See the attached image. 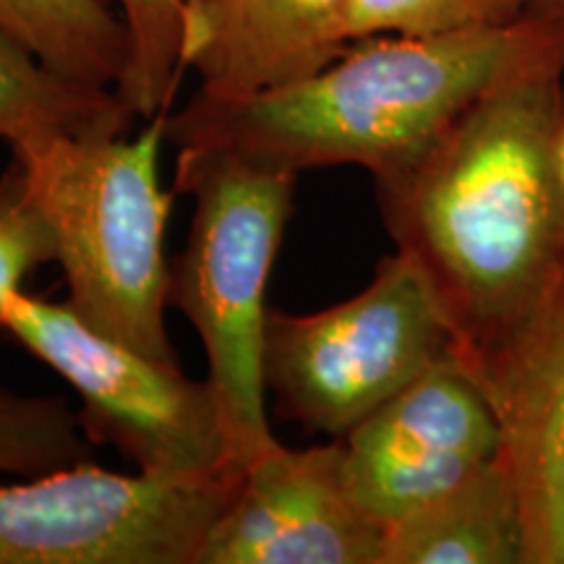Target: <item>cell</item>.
Wrapping results in <instances>:
<instances>
[{"instance_id":"obj_1","label":"cell","mask_w":564,"mask_h":564,"mask_svg":"<svg viewBox=\"0 0 564 564\" xmlns=\"http://www.w3.org/2000/svg\"><path fill=\"white\" fill-rule=\"evenodd\" d=\"M562 82L564 34L494 82L411 171L373 183L394 249L423 272L474 377L564 267Z\"/></svg>"},{"instance_id":"obj_2","label":"cell","mask_w":564,"mask_h":564,"mask_svg":"<svg viewBox=\"0 0 564 564\" xmlns=\"http://www.w3.org/2000/svg\"><path fill=\"white\" fill-rule=\"evenodd\" d=\"M562 34L531 13L497 30L358 40L280 87L243 97L196 89L167 116V141L295 175L356 165L384 183L411 171L494 82Z\"/></svg>"},{"instance_id":"obj_3","label":"cell","mask_w":564,"mask_h":564,"mask_svg":"<svg viewBox=\"0 0 564 564\" xmlns=\"http://www.w3.org/2000/svg\"><path fill=\"white\" fill-rule=\"evenodd\" d=\"M167 116L137 133H45L11 144L51 217L68 306L97 333L178 366L165 308V236L175 194L160 183Z\"/></svg>"},{"instance_id":"obj_4","label":"cell","mask_w":564,"mask_h":564,"mask_svg":"<svg viewBox=\"0 0 564 564\" xmlns=\"http://www.w3.org/2000/svg\"><path fill=\"white\" fill-rule=\"evenodd\" d=\"M299 175L220 150L178 147L173 192L192 196L186 249L171 262L167 303L186 316L207 352V384L241 468L278 444L267 421V288L278 262Z\"/></svg>"},{"instance_id":"obj_5","label":"cell","mask_w":564,"mask_h":564,"mask_svg":"<svg viewBox=\"0 0 564 564\" xmlns=\"http://www.w3.org/2000/svg\"><path fill=\"white\" fill-rule=\"evenodd\" d=\"M453 352L423 272L394 249L361 293L312 314L270 306L264 387L282 419L343 440L366 415Z\"/></svg>"},{"instance_id":"obj_6","label":"cell","mask_w":564,"mask_h":564,"mask_svg":"<svg viewBox=\"0 0 564 564\" xmlns=\"http://www.w3.org/2000/svg\"><path fill=\"white\" fill-rule=\"evenodd\" d=\"M0 329L70 384L89 440L116 447L137 470L181 476L238 465L207 379L97 333L66 301L13 293Z\"/></svg>"},{"instance_id":"obj_7","label":"cell","mask_w":564,"mask_h":564,"mask_svg":"<svg viewBox=\"0 0 564 564\" xmlns=\"http://www.w3.org/2000/svg\"><path fill=\"white\" fill-rule=\"evenodd\" d=\"M241 474H116L91 460L3 484L0 564H199Z\"/></svg>"},{"instance_id":"obj_8","label":"cell","mask_w":564,"mask_h":564,"mask_svg":"<svg viewBox=\"0 0 564 564\" xmlns=\"http://www.w3.org/2000/svg\"><path fill=\"white\" fill-rule=\"evenodd\" d=\"M340 444L352 497L387 531L497 457L502 432L489 394L449 352Z\"/></svg>"},{"instance_id":"obj_9","label":"cell","mask_w":564,"mask_h":564,"mask_svg":"<svg viewBox=\"0 0 564 564\" xmlns=\"http://www.w3.org/2000/svg\"><path fill=\"white\" fill-rule=\"evenodd\" d=\"M384 528L352 497L343 444H274L249 463L199 564H382Z\"/></svg>"},{"instance_id":"obj_10","label":"cell","mask_w":564,"mask_h":564,"mask_svg":"<svg viewBox=\"0 0 564 564\" xmlns=\"http://www.w3.org/2000/svg\"><path fill=\"white\" fill-rule=\"evenodd\" d=\"M525 518V564H564V267L523 327L478 373Z\"/></svg>"},{"instance_id":"obj_11","label":"cell","mask_w":564,"mask_h":564,"mask_svg":"<svg viewBox=\"0 0 564 564\" xmlns=\"http://www.w3.org/2000/svg\"><path fill=\"white\" fill-rule=\"evenodd\" d=\"M350 0H204L188 37V74L217 97L303 79L345 53Z\"/></svg>"},{"instance_id":"obj_12","label":"cell","mask_w":564,"mask_h":564,"mask_svg":"<svg viewBox=\"0 0 564 564\" xmlns=\"http://www.w3.org/2000/svg\"><path fill=\"white\" fill-rule=\"evenodd\" d=\"M525 518L505 455L384 531L382 564H525Z\"/></svg>"},{"instance_id":"obj_13","label":"cell","mask_w":564,"mask_h":564,"mask_svg":"<svg viewBox=\"0 0 564 564\" xmlns=\"http://www.w3.org/2000/svg\"><path fill=\"white\" fill-rule=\"evenodd\" d=\"M137 121L112 89L89 87L55 74L21 42L0 32V141L66 133L116 137Z\"/></svg>"},{"instance_id":"obj_14","label":"cell","mask_w":564,"mask_h":564,"mask_svg":"<svg viewBox=\"0 0 564 564\" xmlns=\"http://www.w3.org/2000/svg\"><path fill=\"white\" fill-rule=\"evenodd\" d=\"M0 32L70 82L118 91L129 70V32L105 0H0Z\"/></svg>"},{"instance_id":"obj_15","label":"cell","mask_w":564,"mask_h":564,"mask_svg":"<svg viewBox=\"0 0 564 564\" xmlns=\"http://www.w3.org/2000/svg\"><path fill=\"white\" fill-rule=\"evenodd\" d=\"M131 42L121 100L141 121L171 112L186 79V51L204 0H112Z\"/></svg>"},{"instance_id":"obj_16","label":"cell","mask_w":564,"mask_h":564,"mask_svg":"<svg viewBox=\"0 0 564 564\" xmlns=\"http://www.w3.org/2000/svg\"><path fill=\"white\" fill-rule=\"evenodd\" d=\"M97 444L63 398L21 394L0 379V474L32 478L95 460Z\"/></svg>"},{"instance_id":"obj_17","label":"cell","mask_w":564,"mask_h":564,"mask_svg":"<svg viewBox=\"0 0 564 564\" xmlns=\"http://www.w3.org/2000/svg\"><path fill=\"white\" fill-rule=\"evenodd\" d=\"M533 0H350L345 19L348 45L358 40L403 34H440L497 30L531 17Z\"/></svg>"},{"instance_id":"obj_18","label":"cell","mask_w":564,"mask_h":564,"mask_svg":"<svg viewBox=\"0 0 564 564\" xmlns=\"http://www.w3.org/2000/svg\"><path fill=\"white\" fill-rule=\"evenodd\" d=\"M55 262V232L17 154L0 173V322L34 270Z\"/></svg>"},{"instance_id":"obj_19","label":"cell","mask_w":564,"mask_h":564,"mask_svg":"<svg viewBox=\"0 0 564 564\" xmlns=\"http://www.w3.org/2000/svg\"><path fill=\"white\" fill-rule=\"evenodd\" d=\"M533 17L546 19L556 30L564 32V0H533L531 3Z\"/></svg>"},{"instance_id":"obj_20","label":"cell","mask_w":564,"mask_h":564,"mask_svg":"<svg viewBox=\"0 0 564 564\" xmlns=\"http://www.w3.org/2000/svg\"><path fill=\"white\" fill-rule=\"evenodd\" d=\"M556 165H560L562 183H564V108L560 116V126H556Z\"/></svg>"}]
</instances>
